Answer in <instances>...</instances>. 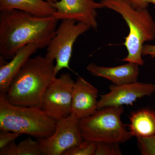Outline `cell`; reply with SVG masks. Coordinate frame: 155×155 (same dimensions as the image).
I'll list each match as a JSON object with an SVG mask.
<instances>
[{"instance_id":"obj_14","label":"cell","mask_w":155,"mask_h":155,"mask_svg":"<svg viewBox=\"0 0 155 155\" xmlns=\"http://www.w3.org/2000/svg\"><path fill=\"white\" fill-rule=\"evenodd\" d=\"M19 10L39 17L54 16L52 3L44 0H0V12Z\"/></svg>"},{"instance_id":"obj_2","label":"cell","mask_w":155,"mask_h":155,"mask_svg":"<svg viewBox=\"0 0 155 155\" xmlns=\"http://www.w3.org/2000/svg\"><path fill=\"white\" fill-rule=\"evenodd\" d=\"M54 67L45 57L29 58L11 81L6 99L14 105L41 108L44 94L56 77Z\"/></svg>"},{"instance_id":"obj_12","label":"cell","mask_w":155,"mask_h":155,"mask_svg":"<svg viewBox=\"0 0 155 155\" xmlns=\"http://www.w3.org/2000/svg\"><path fill=\"white\" fill-rule=\"evenodd\" d=\"M139 66L135 63L127 62L121 66L107 67L91 63L87 69L93 76L104 78L110 81L114 84L119 85L137 81Z\"/></svg>"},{"instance_id":"obj_16","label":"cell","mask_w":155,"mask_h":155,"mask_svg":"<svg viewBox=\"0 0 155 155\" xmlns=\"http://www.w3.org/2000/svg\"><path fill=\"white\" fill-rule=\"evenodd\" d=\"M29 137L16 144L15 141L0 150V155H41L40 146L38 140Z\"/></svg>"},{"instance_id":"obj_6","label":"cell","mask_w":155,"mask_h":155,"mask_svg":"<svg viewBox=\"0 0 155 155\" xmlns=\"http://www.w3.org/2000/svg\"><path fill=\"white\" fill-rule=\"evenodd\" d=\"M91 27L86 23L72 19H64L57 28L54 36L47 48L45 58L55 60L54 75L57 76L63 69H70L69 64L72 57L73 45L81 35Z\"/></svg>"},{"instance_id":"obj_8","label":"cell","mask_w":155,"mask_h":155,"mask_svg":"<svg viewBox=\"0 0 155 155\" xmlns=\"http://www.w3.org/2000/svg\"><path fill=\"white\" fill-rule=\"evenodd\" d=\"M80 121L72 114L57 121L55 130L51 136L37 140L43 155H63L67 150L81 144L84 139Z\"/></svg>"},{"instance_id":"obj_11","label":"cell","mask_w":155,"mask_h":155,"mask_svg":"<svg viewBox=\"0 0 155 155\" xmlns=\"http://www.w3.org/2000/svg\"><path fill=\"white\" fill-rule=\"evenodd\" d=\"M98 90L81 77H78L72 91L71 114L79 119L91 116L97 109Z\"/></svg>"},{"instance_id":"obj_22","label":"cell","mask_w":155,"mask_h":155,"mask_svg":"<svg viewBox=\"0 0 155 155\" xmlns=\"http://www.w3.org/2000/svg\"><path fill=\"white\" fill-rule=\"evenodd\" d=\"M142 55L150 56L155 58V45L149 44L144 45L142 49Z\"/></svg>"},{"instance_id":"obj_13","label":"cell","mask_w":155,"mask_h":155,"mask_svg":"<svg viewBox=\"0 0 155 155\" xmlns=\"http://www.w3.org/2000/svg\"><path fill=\"white\" fill-rule=\"evenodd\" d=\"M41 49L38 43H34L19 49L8 63L0 67V94L5 95L14 76L31 56Z\"/></svg>"},{"instance_id":"obj_5","label":"cell","mask_w":155,"mask_h":155,"mask_svg":"<svg viewBox=\"0 0 155 155\" xmlns=\"http://www.w3.org/2000/svg\"><path fill=\"white\" fill-rule=\"evenodd\" d=\"M123 111V106L106 107L81 119L80 130L83 139L119 143L128 141L132 136L121 121Z\"/></svg>"},{"instance_id":"obj_9","label":"cell","mask_w":155,"mask_h":155,"mask_svg":"<svg viewBox=\"0 0 155 155\" xmlns=\"http://www.w3.org/2000/svg\"><path fill=\"white\" fill-rule=\"evenodd\" d=\"M110 91L100 96L97 109L107 107L132 105L137 100L150 96L155 92V84L136 82L122 85L113 84Z\"/></svg>"},{"instance_id":"obj_10","label":"cell","mask_w":155,"mask_h":155,"mask_svg":"<svg viewBox=\"0 0 155 155\" xmlns=\"http://www.w3.org/2000/svg\"><path fill=\"white\" fill-rule=\"evenodd\" d=\"M52 3L56 9L54 16L58 20L72 19L86 23L97 30L98 9L105 6L94 0H61Z\"/></svg>"},{"instance_id":"obj_15","label":"cell","mask_w":155,"mask_h":155,"mask_svg":"<svg viewBox=\"0 0 155 155\" xmlns=\"http://www.w3.org/2000/svg\"><path fill=\"white\" fill-rule=\"evenodd\" d=\"M129 131L132 136L147 137L155 134V111L143 108L130 116Z\"/></svg>"},{"instance_id":"obj_3","label":"cell","mask_w":155,"mask_h":155,"mask_svg":"<svg viewBox=\"0 0 155 155\" xmlns=\"http://www.w3.org/2000/svg\"><path fill=\"white\" fill-rule=\"evenodd\" d=\"M100 2L105 8L120 14L129 27V34L123 44L128 54L122 61L143 66V44L155 38V22L148 9L134 8L125 0H101Z\"/></svg>"},{"instance_id":"obj_1","label":"cell","mask_w":155,"mask_h":155,"mask_svg":"<svg viewBox=\"0 0 155 155\" xmlns=\"http://www.w3.org/2000/svg\"><path fill=\"white\" fill-rule=\"evenodd\" d=\"M58 19L39 17L19 10L0 13V57L11 59L23 47L37 43L47 47L54 36Z\"/></svg>"},{"instance_id":"obj_17","label":"cell","mask_w":155,"mask_h":155,"mask_svg":"<svg viewBox=\"0 0 155 155\" xmlns=\"http://www.w3.org/2000/svg\"><path fill=\"white\" fill-rule=\"evenodd\" d=\"M96 147V142L84 140L79 145L67 150L63 155H95Z\"/></svg>"},{"instance_id":"obj_20","label":"cell","mask_w":155,"mask_h":155,"mask_svg":"<svg viewBox=\"0 0 155 155\" xmlns=\"http://www.w3.org/2000/svg\"><path fill=\"white\" fill-rule=\"evenodd\" d=\"M22 134L8 130H1L0 132V150L15 140Z\"/></svg>"},{"instance_id":"obj_19","label":"cell","mask_w":155,"mask_h":155,"mask_svg":"<svg viewBox=\"0 0 155 155\" xmlns=\"http://www.w3.org/2000/svg\"><path fill=\"white\" fill-rule=\"evenodd\" d=\"M136 138L141 155H155V134L147 137Z\"/></svg>"},{"instance_id":"obj_21","label":"cell","mask_w":155,"mask_h":155,"mask_svg":"<svg viewBox=\"0 0 155 155\" xmlns=\"http://www.w3.org/2000/svg\"><path fill=\"white\" fill-rule=\"evenodd\" d=\"M130 5L135 9L147 8L150 4H153L155 5V0H125Z\"/></svg>"},{"instance_id":"obj_7","label":"cell","mask_w":155,"mask_h":155,"mask_svg":"<svg viewBox=\"0 0 155 155\" xmlns=\"http://www.w3.org/2000/svg\"><path fill=\"white\" fill-rule=\"evenodd\" d=\"M75 82L69 73L54 78L42 99L41 109L48 116L58 121L71 115Z\"/></svg>"},{"instance_id":"obj_23","label":"cell","mask_w":155,"mask_h":155,"mask_svg":"<svg viewBox=\"0 0 155 155\" xmlns=\"http://www.w3.org/2000/svg\"><path fill=\"white\" fill-rule=\"evenodd\" d=\"M44 1H47V2H49L51 3H55L58 2V0H44Z\"/></svg>"},{"instance_id":"obj_18","label":"cell","mask_w":155,"mask_h":155,"mask_svg":"<svg viewBox=\"0 0 155 155\" xmlns=\"http://www.w3.org/2000/svg\"><path fill=\"white\" fill-rule=\"evenodd\" d=\"M95 155H122L119 143L108 142H97Z\"/></svg>"},{"instance_id":"obj_4","label":"cell","mask_w":155,"mask_h":155,"mask_svg":"<svg viewBox=\"0 0 155 155\" xmlns=\"http://www.w3.org/2000/svg\"><path fill=\"white\" fill-rule=\"evenodd\" d=\"M57 122L41 108L14 105L0 94V130L47 138L54 132Z\"/></svg>"}]
</instances>
